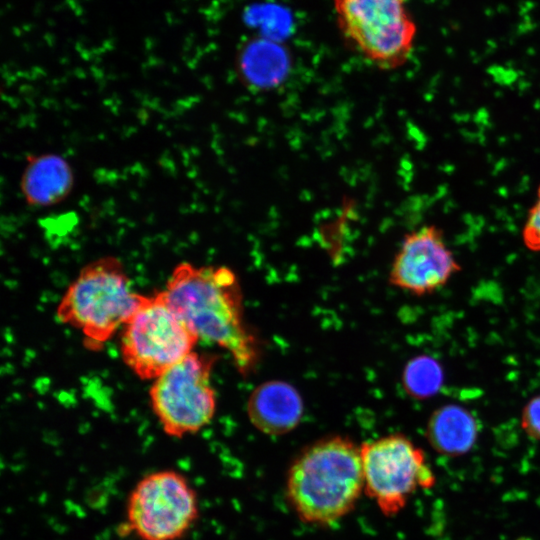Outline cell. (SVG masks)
Listing matches in <instances>:
<instances>
[{"label":"cell","mask_w":540,"mask_h":540,"mask_svg":"<svg viewBox=\"0 0 540 540\" xmlns=\"http://www.w3.org/2000/svg\"><path fill=\"white\" fill-rule=\"evenodd\" d=\"M364 492L360 446L333 436L308 446L291 464L287 498L305 523L328 525L346 516Z\"/></svg>","instance_id":"obj_2"},{"label":"cell","mask_w":540,"mask_h":540,"mask_svg":"<svg viewBox=\"0 0 540 540\" xmlns=\"http://www.w3.org/2000/svg\"><path fill=\"white\" fill-rule=\"evenodd\" d=\"M524 245L531 251L540 252V185L536 200L528 211L522 230Z\"/></svg>","instance_id":"obj_14"},{"label":"cell","mask_w":540,"mask_h":540,"mask_svg":"<svg viewBox=\"0 0 540 540\" xmlns=\"http://www.w3.org/2000/svg\"><path fill=\"white\" fill-rule=\"evenodd\" d=\"M198 340L160 291L145 296L124 325L121 354L139 378L154 380L192 353Z\"/></svg>","instance_id":"obj_5"},{"label":"cell","mask_w":540,"mask_h":540,"mask_svg":"<svg viewBox=\"0 0 540 540\" xmlns=\"http://www.w3.org/2000/svg\"><path fill=\"white\" fill-rule=\"evenodd\" d=\"M479 425L466 408L447 404L436 409L426 426V438L439 454L457 457L470 452L476 444Z\"/></svg>","instance_id":"obj_12"},{"label":"cell","mask_w":540,"mask_h":540,"mask_svg":"<svg viewBox=\"0 0 540 540\" xmlns=\"http://www.w3.org/2000/svg\"><path fill=\"white\" fill-rule=\"evenodd\" d=\"M74 171L68 160L56 153L30 154L19 187L25 203L46 208L64 201L72 192Z\"/></svg>","instance_id":"obj_10"},{"label":"cell","mask_w":540,"mask_h":540,"mask_svg":"<svg viewBox=\"0 0 540 540\" xmlns=\"http://www.w3.org/2000/svg\"><path fill=\"white\" fill-rule=\"evenodd\" d=\"M442 230L424 225L403 238L394 256L389 282L416 296L432 294L461 271Z\"/></svg>","instance_id":"obj_9"},{"label":"cell","mask_w":540,"mask_h":540,"mask_svg":"<svg viewBox=\"0 0 540 540\" xmlns=\"http://www.w3.org/2000/svg\"><path fill=\"white\" fill-rule=\"evenodd\" d=\"M520 426L528 437L540 441V395L532 397L523 407Z\"/></svg>","instance_id":"obj_15"},{"label":"cell","mask_w":540,"mask_h":540,"mask_svg":"<svg viewBox=\"0 0 540 540\" xmlns=\"http://www.w3.org/2000/svg\"><path fill=\"white\" fill-rule=\"evenodd\" d=\"M161 293L199 340L225 349L240 373L253 369L258 341L244 321L240 285L230 268L179 263Z\"/></svg>","instance_id":"obj_1"},{"label":"cell","mask_w":540,"mask_h":540,"mask_svg":"<svg viewBox=\"0 0 540 540\" xmlns=\"http://www.w3.org/2000/svg\"><path fill=\"white\" fill-rule=\"evenodd\" d=\"M344 40L381 70L403 66L417 34L407 0H332Z\"/></svg>","instance_id":"obj_4"},{"label":"cell","mask_w":540,"mask_h":540,"mask_svg":"<svg viewBox=\"0 0 540 540\" xmlns=\"http://www.w3.org/2000/svg\"><path fill=\"white\" fill-rule=\"evenodd\" d=\"M360 453L364 492L384 516L397 515L418 489H430L436 482L425 453L405 435L364 442Z\"/></svg>","instance_id":"obj_6"},{"label":"cell","mask_w":540,"mask_h":540,"mask_svg":"<svg viewBox=\"0 0 540 540\" xmlns=\"http://www.w3.org/2000/svg\"><path fill=\"white\" fill-rule=\"evenodd\" d=\"M198 515L196 491L185 475L172 469L144 475L126 506L127 526L141 540H179Z\"/></svg>","instance_id":"obj_7"},{"label":"cell","mask_w":540,"mask_h":540,"mask_svg":"<svg viewBox=\"0 0 540 540\" xmlns=\"http://www.w3.org/2000/svg\"><path fill=\"white\" fill-rule=\"evenodd\" d=\"M402 383L408 395L424 399L436 394L443 383L440 364L427 355L411 359L402 374Z\"/></svg>","instance_id":"obj_13"},{"label":"cell","mask_w":540,"mask_h":540,"mask_svg":"<svg viewBox=\"0 0 540 540\" xmlns=\"http://www.w3.org/2000/svg\"><path fill=\"white\" fill-rule=\"evenodd\" d=\"M145 296L136 293L121 261L113 256L83 267L57 307V318L79 330L98 349L129 321Z\"/></svg>","instance_id":"obj_3"},{"label":"cell","mask_w":540,"mask_h":540,"mask_svg":"<svg viewBox=\"0 0 540 540\" xmlns=\"http://www.w3.org/2000/svg\"><path fill=\"white\" fill-rule=\"evenodd\" d=\"M251 423L268 435H282L293 430L303 415V401L290 384L271 380L251 393L247 403Z\"/></svg>","instance_id":"obj_11"},{"label":"cell","mask_w":540,"mask_h":540,"mask_svg":"<svg viewBox=\"0 0 540 540\" xmlns=\"http://www.w3.org/2000/svg\"><path fill=\"white\" fill-rule=\"evenodd\" d=\"M215 357L192 352L154 379L151 406L164 432L183 437L213 418L216 397L210 375Z\"/></svg>","instance_id":"obj_8"}]
</instances>
